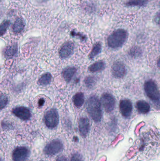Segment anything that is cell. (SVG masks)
Instances as JSON below:
<instances>
[{"label":"cell","mask_w":160,"mask_h":161,"mask_svg":"<svg viewBox=\"0 0 160 161\" xmlns=\"http://www.w3.org/2000/svg\"><path fill=\"white\" fill-rule=\"evenodd\" d=\"M86 109L91 118L95 122H99L102 118V110L100 101L95 96L91 97L87 100Z\"/></svg>","instance_id":"obj_1"},{"label":"cell","mask_w":160,"mask_h":161,"mask_svg":"<svg viewBox=\"0 0 160 161\" xmlns=\"http://www.w3.org/2000/svg\"><path fill=\"white\" fill-rule=\"evenodd\" d=\"M128 33L125 29H118L114 31L108 38V46L113 49L122 47L126 41Z\"/></svg>","instance_id":"obj_2"},{"label":"cell","mask_w":160,"mask_h":161,"mask_svg":"<svg viewBox=\"0 0 160 161\" xmlns=\"http://www.w3.org/2000/svg\"><path fill=\"white\" fill-rule=\"evenodd\" d=\"M144 90L148 97L153 101H159V90L157 85L152 80L147 81L145 83Z\"/></svg>","instance_id":"obj_3"},{"label":"cell","mask_w":160,"mask_h":161,"mask_svg":"<svg viewBox=\"0 0 160 161\" xmlns=\"http://www.w3.org/2000/svg\"><path fill=\"white\" fill-rule=\"evenodd\" d=\"M59 115L55 109H51L46 113L44 116V122L49 128H54L59 123Z\"/></svg>","instance_id":"obj_4"},{"label":"cell","mask_w":160,"mask_h":161,"mask_svg":"<svg viewBox=\"0 0 160 161\" xmlns=\"http://www.w3.org/2000/svg\"><path fill=\"white\" fill-rule=\"evenodd\" d=\"M63 149V144L61 141L54 140L47 145L44 149V152L48 156H53L60 153Z\"/></svg>","instance_id":"obj_5"},{"label":"cell","mask_w":160,"mask_h":161,"mask_svg":"<svg viewBox=\"0 0 160 161\" xmlns=\"http://www.w3.org/2000/svg\"><path fill=\"white\" fill-rule=\"evenodd\" d=\"M100 102L106 112L111 113L114 109L115 99L111 94L105 93L102 94Z\"/></svg>","instance_id":"obj_6"},{"label":"cell","mask_w":160,"mask_h":161,"mask_svg":"<svg viewBox=\"0 0 160 161\" xmlns=\"http://www.w3.org/2000/svg\"><path fill=\"white\" fill-rule=\"evenodd\" d=\"M30 154V150L25 147H19L14 149L12 154L14 161H24L27 159Z\"/></svg>","instance_id":"obj_7"},{"label":"cell","mask_w":160,"mask_h":161,"mask_svg":"<svg viewBox=\"0 0 160 161\" xmlns=\"http://www.w3.org/2000/svg\"><path fill=\"white\" fill-rule=\"evenodd\" d=\"M111 73L112 75L115 78H122L126 75V67L123 63L120 62L115 63L111 68Z\"/></svg>","instance_id":"obj_8"},{"label":"cell","mask_w":160,"mask_h":161,"mask_svg":"<svg viewBox=\"0 0 160 161\" xmlns=\"http://www.w3.org/2000/svg\"><path fill=\"white\" fill-rule=\"evenodd\" d=\"M120 110L121 114L125 117H129L132 113V103L129 99H123L120 101Z\"/></svg>","instance_id":"obj_9"},{"label":"cell","mask_w":160,"mask_h":161,"mask_svg":"<svg viewBox=\"0 0 160 161\" xmlns=\"http://www.w3.org/2000/svg\"><path fill=\"white\" fill-rule=\"evenodd\" d=\"M74 44L71 42H68L62 46L59 51V55L62 58H66L70 57L74 53Z\"/></svg>","instance_id":"obj_10"},{"label":"cell","mask_w":160,"mask_h":161,"mask_svg":"<svg viewBox=\"0 0 160 161\" xmlns=\"http://www.w3.org/2000/svg\"><path fill=\"white\" fill-rule=\"evenodd\" d=\"M12 113L17 117L23 120H28L31 116V113L27 108L23 107H18L13 109Z\"/></svg>","instance_id":"obj_11"},{"label":"cell","mask_w":160,"mask_h":161,"mask_svg":"<svg viewBox=\"0 0 160 161\" xmlns=\"http://www.w3.org/2000/svg\"><path fill=\"white\" fill-rule=\"evenodd\" d=\"M79 130L82 136L85 137L89 133L90 129V123L88 118L82 117L79 120Z\"/></svg>","instance_id":"obj_12"},{"label":"cell","mask_w":160,"mask_h":161,"mask_svg":"<svg viewBox=\"0 0 160 161\" xmlns=\"http://www.w3.org/2000/svg\"><path fill=\"white\" fill-rule=\"evenodd\" d=\"M136 108L141 114H146L149 112L150 109V105L144 100H139L136 103Z\"/></svg>","instance_id":"obj_13"},{"label":"cell","mask_w":160,"mask_h":161,"mask_svg":"<svg viewBox=\"0 0 160 161\" xmlns=\"http://www.w3.org/2000/svg\"><path fill=\"white\" fill-rule=\"evenodd\" d=\"M76 72L77 69L74 67H69L65 69L63 71V76L64 79L66 82H70Z\"/></svg>","instance_id":"obj_14"},{"label":"cell","mask_w":160,"mask_h":161,"mask_svg":"<svg viewBox=\"0 0 160 161\" xmlns=\"http://www.w3.org/2000/svg\"><path fill=\"white\" fill-rule=\"evenodd\" d=\"M25 22L23 19L18 18L16 20L13 25V30L16 34L20 33L24 29Z\"/></svg>","instance_id":"obj_15"},{"label":"cell","mask_w":160,"mask_h":161,"mask_svg":"<svg viewBox=\"0 0 160 161\" xmlns=\"http://www.w3.org/2000/svg\"><path fill=\"white\" fill-rule=\"evenodd\" d=\"M105 62L103 61H98L96 62L95 63L91 65L88 68V70L89 71L92 73L97 72L101 71L103 70L105 68Z\"/></svg>","instance_id":"obj_16"},{"label":"cell","mask_w":160,"mask_h":161,"mask_svg":"<svg viewBox=\"0 0 160 161\" xmlns=\"http://www.w3.org/2000/svg\"><path fill=\"white\" fill-rule=\"evenodd\" d=\"M72 101L77 108L81 107L84 103V95L82 92L77 93L73 96Z\"/></svg>","instance_id":"obj_17"},{"label":"cell","mask_w":160,"mask_h":161,"mask_svg":"<svg viewBox=\"0 0 160 161\" xmlns=\"http://www.w3.org/2000/svg\"><path fill=\"white\" fill-rule=\"evenodd\" d=\"M148 0H130L126 3L127 6H145L148 3Z\"/></svg>","instance_id":"obj_18"},{"label":"cell","mask_w":160,"mask_h":161,"mask_svg":"<svg viewBox=\"0 0 160 161\" xmlns=\"http://www.w3.org/2000/svg\"><path fill=\"white\" fill-rule=\"evenodd\" d=\"M52 79V75L49 73L45 74L41 76L38 80V83L39 85L45 86L48 85L51 82Z\"/></svg>","instance_id":"obj_19"},{"label":"cell","mask_w":160,"mask_h":161,"mask_svg":"<svg viewBox=\"0 0 160 161\" xmlns=\"http://www.w3.org/2000/svg\"><path fill=\"white\" fill-rule=\"evenodd\" d=\"M101 51V45L100 43L97 42L94 45L92 51L89 55V57L91 58H94L98 55L100 53Z\"/></svg>","instance_id":"obj_20"},{"label":"cell","mask_w":160,"mask_h":161,"mask_svg":"<svg viewBox=\"0 0 160 161\" xmlns=\"http://www.w3.org/2000/svg\"><path fill=\"white\" fill-rule=\"evenodd\" d=\"M17 52V46L13 45L12 46H8L5 51V55L7 57H11L16 54Z\"/></svg>","instance_id":"obj_21"},{"label":"cell","mask_w":160,"mask_h":161,"mask_svg":"<svg viewBox=\"0 0 160 161\" xmlns=\"http://www.w3.org/2000/svg\"><path fill=\"white\" fill-rule=\"evenodd\" d=\"M10 24V21L5 20L0 24V36H3L6 33Z\"/></svg>","instance_id":"obj_22"},{"label":"cell","mask_w":160,"mask_h":161,"mask_svg":"<svg viewBox=\"0 0 160 161\" xmlns=\"http://www.w3.org/2000/svg\"><path fill=\"white\" fill-rule=\"evenodd\" d=\"M8 103V98L7 96L3 94L0 95V109L3 108Z\"/></svg>","instance_id":"obj_23"},{"label":"cell","mask_w":160,"mask_h":161,"mask_svg":"<svg viewBox=\"0 0 160 161\" xmlns=\"http://www.w3.org/2000/svg\"><path fill=\"white\" fill-rule=\"evenodd\" d=\"M95 78L94 77H91V76L87 77L85 80V84L88 87H92L93 85L95 84Z\"/></svg>","instance_id":"obj_24"},{"label":"cell","mask_w":160,"mask_h":161,"mask_svg":"<svg viewBox=\"0 0 160 161\" xmlns=\"http://www.w3.org/2000/svg\"><path fill=\"white\" fill-rule=\"evenodd\" d=\"M70 161H83L82 157L80 154H75L72 156Z\"/></svg>","instance_id":"obj_25"},{"label":"cell","mask_w":160,"mask_h":161,"mask_svg":"<svg viewBox=\"0 0 160 161\" xmlns=\"http://www.w3.org/2000/svg\"><path fill=\"white\" fill-rule=\"evenodd\" d=\"M71 35H72V36H80L82 39H85V36H83V35L80 34V33H76L74 31H72V32H71Z\"/></svg>","instance_id":"obj_26"},{"label":"cell","mask_w":160,"mask_h":161,"mask_svg":"<svg viewBox=\"0 0 160 161\" xmlns=\"http://www.w3.org/2000/svg\"><path fill=\"white\" fill-rule=\"evenodd\" d=\"M44 103H45V100H44V99H43V98H40L39 101V107H42V106H43V105H44Z\"/></svg>","instance_id":"obj_27"},{"label":"cell","mask_w":160,"mask_h":161,"mask_svg":"<svg viewBox=\"0 0 160 161\" xmlns=\"http://www.w3.org/2000/svg\"><path fill=\"white\" fill-rule=\"evenodd\" d=\"M56 161H68L66 158L65 157H64V156H62V157H59L57 159Z\"/></svg>","instance_id":"obj_28"},{"label":"cell","mask_w":160,"mask_h":161,"mask_svg":"<svg viewBox=\"0 0 160 161\" xmlns=\"http://www.w3.org/2000/svg\"><path fill=\"white\" fill-rule=\"evenodd\" d=\"M0 161H3V160H2V159L1 158H0Z\"/></svg>","instance_id":"obj_29"}]
</instances>
